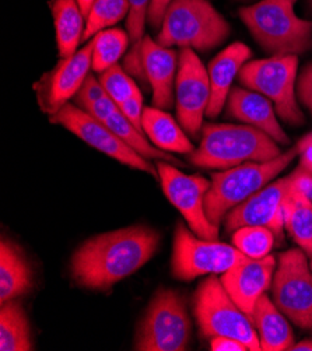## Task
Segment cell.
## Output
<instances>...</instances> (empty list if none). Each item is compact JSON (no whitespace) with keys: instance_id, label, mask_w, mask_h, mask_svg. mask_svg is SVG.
Segmentation results:
<instances>
[{"instance_id":"19","label":"cell","mask_w":312,"mask_h":351,"mask_svg":"<svg viewBox=\"0 0 312 351\" xmlns=\"http://www.w3.org/2000/svg\"><path fill=\"white\" fill-rule=\"evenodd\" d=\"M252 58L250 47L242 43H234L223 49L207 67L211 80V102L206 115L216 118L224 108L232 82L239 76L241 69Z\"/></svg>"},{"instance_id":"10","label":"cell","mask_w":312,"mask_h":351,"mask_svg":"<svg viewBox=\"0 0 312 351\" xmlns=\"http://www.w3.org/2000/svg\"><path fill=\"white\" fill-rule=\"evenodd\" d=\"M308 259L301 248L283 252L272 282L273 302L304 330H312V269Z\"/></svg>"},{"instance_id":"14","label":"cell","mask_w":312,"mask_h":351,"mask_svg":"<svg viewBox=\"0 0 312 351\" xmlns=\"http://www.w3.org/2000/svg\"><path fill=\"white\" fill-rule=\"evenodd\" d=\"M293 188V175L272 181L239 206L234 207L226 216V230L232 234L245 226L267 227L276 237L283 239L285 213L283 203Z\"/></svg>"},{"instance_id":"40","label":"cell","mask_w":312,"mask_h":351,"mask_svg":"<svg viewBox=\"0 0 312 351\" xmlns=\"http://www.w3.org/2000/svg\"><path fill=\"white\" fill-rule=\"evenodd\" d=\"M290 351H312V340L307 339L300 343H294Z\"/></svg>"},{"instance_id":"16","label":"cell","mask_w":312,"mask_h":351,"mask_svg":"<svg viewBox=\"0 0 312 351\" xmlns=\"http://www.w3.org/2000/svg\"><path fill=\"white\" fill-rule=\"evenodd\" d=\"M277 261L267 255L262 259H248L221 274L220 280L234 300L248 317L258 300L270 289Z\"/></svg>"},{"instance_id":"28","label":"cell","mask_w":312,"mask_h":351,"mask_svg":"<svg viewBox=\"0 0 312 351\" xmlns=\"http://www.w3.org/2000/svg\"><path fill=\"white\" fill-rule=\"evenodd\" d=\"M90 41L93 45V70L101 75L118 64L129 47L130 37L123 29L107 28L99 31Z\"/></svg>"},{"instance_id":"31","label":"cell","mask_w":312,"mask_h":351,"mask_svg":"<svg viewBox=\"0 0 312 351\" xmlns=\"http://www.w3.org/2000/svg\"><path fill=\"white\" fill-rule=\"evenodd\" d=\"M98 79L104 90H106V93L112 98V101L118 107L126 99H129L134 93L139 91L136 82L119 64H115L106 70V72L99 75Z\"/></svg>"},{"instance_id":"18","label":"cell","mask_w":312,"mask_h":351,"mask_svg":"<svg viewBox=\"0 0 312 351\" xmlns=\"http://www.w3.org/2000/svg\"><path fill=\"white\" fill-rule=\"evenodd\" d=\"M228 117L261 129L279 145H289V137L276 117L273 102L247 87H232L227 98Z\"/></svg>"},{"instance_id":"32","label":"cell","mask_w":312,"mask_h":351,"mask_svg":"<svg viewBox=\"0 0 312 351\" xmlns=\"http://www.w3.org/2000/svg\"><path fill=\"white\" fill-rule=\"evenodd\" d=\"M106 95H107V93H106V90H104L102 84L99 83V79H97L93 75H88V77L86 79L84 84L82 86L80 91L76 94L73 101L79 108L84 110L87 105H90L91 102H94L102 97H106Z\"/></svg>"},{"instance_id":"21","label":"cell","mask_w":312,"mask_h":351,"mask_svg":"<svg viewBox=\"0 0 312 351\" xmlns=\"http://www.w3.org/2000/svg\"><path fill=\"white\" fill-rule=\"evenodd\" d=\"M32 287L31 266L19 245L8 238L0 243V302L17 300Z\"/></svg>"},{"instance_id":"35","label":"cell","mask_w":312,"mask_h":351,"mask_svg":"<svg viewBox=\"0 0 312 351\" xmlns=\"http://www.w3.org/2000/svg\"><path fill=\"white\" fill-rule=\"evenodd\" d=\"M118 108V105L112 101V98L107 94L106 97H102L84 108L86 112H88L91 117L98 119L99 122H106L107 118Z\"/></svg>"},{"instance_id":"22","label":"cell","mask_w":312,"mask_h":351,"mask_svg":"<svg viewBox=\"0 0 312 351\" xmlns=\"http://www.w3.org/2000/svg\"><path fill=\"white\" fill-rule=\"evenodd\" d=\"M142 128L154 147L165 153L191 154L195 150L181 123L165 112V110L157 107L145 108Z\"/></svg>"},{"instance_id":"43","label":"cell","mask_w":312,"mask_h":351,"mask_svg":"<svg viewBox=\"0 0 312 351\" xmlns=\"http://www.w3.org/2000/svg\"><path fill=\"white\" fill-rule=\"evenodd\" d=\"M311 269H312V259H311Z\"/></svg>"},{"instance_id":"33","label":"cell","mask_w":312,"mask_h":351,"mask_svg":"<svg viewBox=\"0 0 312 351\" xmlns=\"http://www.w3.org/2000/svg\"><path fill=\"white\" fill-rule=\"evenodd\" d=\"M119 110L125 114V117L139 129L143 132L142 128V117H143V95L142 91L139 90L134 93L129 99H126L123 104L119 105ZM145 133V132H143Z\"/></svg>"},{"instance_id":"30","label":"cell","mask_w":312,"mask_h":351,"mask_svg":"<svg viewBox=\"0 0 312 351\" xmlns=\"http://www.w3.org/2000/svg\"><path fill=\"white\" fill-rule=\"evenodd\" d=\"M274 241V234L263 226H245L232 232L234 247L251 259H262L267 256Z\"/></svg>"},{"instance_id":"11","label":"cell","mask_w":312,"mask_h":351,"mask_svg":"<svg viewBox=\"0 0 312 351\" xmlns=\"http://www.w3.org/2000/svg\"><path fill=\"white\" fill-rule=\"evenodd\" d=\"M157 171L165 197L178 208L188 227L199 238L217 241L219 226L209 220L204 208L211 181L200 175H187L167 161H158Z\"/></svg>"},{"instance_id":"27","label":"cell","mask_w":312,"mask_h":351,"mask_svg":"<svg viewBox=\"0 0 312 351\" xmlns=\"http://www.w3.org/2000/svg\"><path fill=\"white\" fill-rule=\"evenodd\" d=\"M106 123L117 136H119L123 142L130 146L136 153L141 154L142 157L147 160H157V161H167L174 165H182L180 160H177L174 156L165 153L157 147H153L152 143L146 138V134L139 130L119 110V107L107 118Z\"/></svg>"},{"instance_id":"2","label":"cell","mask_w":312,"mask_h":351,"mask_svg":"<svg viewBox=\"0 0 312 351\" xmlns=\"http://www.w3.org/2000/svg\"><path fill=\"white\" fill-rule=\"evenodd\" d=\"M279 143L250 125L209 123L202 128L200 145L189 154L199 168L228 169L245 162H265L280 156Z\"/></svg>"},{"instance_id":"42","label":"cell","mask_w":312,"mask_h":351,"mask_svg":"<svg viewBox=\"0 0 312 351\" xmlns=\"http://www.w3.org/2000/svg\"><path fill=\"white\" fill-rule=\"evenodd\" d=\"M307 8H308V10L312 12V0H307Z\"/></svg>"},{"instance_id":"9","label":"cell","mask_w":312,"mask_h":351,"mask_svg":"<svg viewBox=\"0 0 312 351\" xmlns=\"http://www.w3.org/2000/svg\"><path fill=\"white\" fill-rule=\"evenodd\" d=\"M248 259L234 245L197 238L185 224H177L171 267L174 277L184 282L204 274H223Z\"/></svg>"},{"instance_id":"15","label":"cell","mask_w":312,"mask_h":351,"mask_svg":"<svg viewBox=\"0 0 312 351\" xmlns=\"http://www.w3.org/2000/svg\"><path fill=\"white\" fill-rule=\"evenodd\" d=\"M93 70L91 41L75 55L59 60L56 67L41 80L38 101L41 110L49 117L55 115L71 99H75Z\"/></svg>"},{"instance_id":"4","label":"cell","mask_w":312,"mask_h":351,"mask_svg":"<svg viewBox=\"0 0 312 351\" xmlns=\"http://www.w3.org/2000/svg\"><path fill=\"white\" fill-rule=\"evenodd\" d=\"M230 25L209 0H172L168 5L157 43L193 51H209L224 43Z\"/></svg>"},{"instance_id":"5","label":"cell","mask_w":312,"mask_h":351,"mask_svg":"<svg viewBox=\"0 0 312 351\" xmlns=\"http://www.w3.org/2000/svg\"><path fill=\"white\" fill-rule=\"evenodd\" d=\"M296 157L297 149L291 147L270 161L245 162L212 173L211 188L204 199L207 217L219 226L228 212L277 178Z\"/></svg>"},{"instance_id":"7","label":"cell","mask_w":312,"mask_h":351,"mask_svg":"<svg viewBox=\"0 0 312 351\" xmlns=\"http://www.w3.org/2000/svg\"><path fill=\"white\" fill-rule=\"evenodd\" d=\"M192 322L180 291L160 289L152 298L137 328L134 350L184 351L189 346Z\"/></svg>"},{"instance_id":"23","label":"cell","mask_w":312,"mask_h":351,"mask_svg":"<svg viewBox=\"0 0 312 351\" xmlns=\"http://www.w3.org/2000/svg\"><path fill=\"white\" fill-rule=\"evenodd\" d=\"M51 12L60 59L75 55L79 44L83 43L86 14L77 0H52Z\"/></svg>"},{"instance_id":"38","label":"cell","mask_w":312,"mask_h":351,"mask_svg":"<svg viewBox=\"0 0 312 351\" xmlns=\"http://www.w3.org/2000/svg\"><path fill=\"white\" fill-rule=\"evenodd\" d=\"M211 350L213 351H248V347L232 337H213L211 339Z\"/></svg>"},{"instance_id":"8","label":"cell","mask_w":312,"mask_h":351,"mask_svg":"<svg viewBox=\"0 0 312 351\" xmlns=\"http://www.w3.org/2000/svg\"><path fill=\"white\" fill-rule=\"evenodd\" d=\"M297 55H273L250 60L239 72L241 84L269 98L276 114L286 123L298 126L305 118L297 101Z\"/></svg>"},{"instance_id":"26","label":"cell","mask_w":312,"mask_h":351,"mask_svg":"<svg viewBox=\"0 0 312 351\" xmlns=\"http://www.w3.org/2000/svg\"><path fill=\"white\" fill-rule=\"evenodd\" d=\"M128 2L130 5V12L128 16V34L132 47L125 58L123 69L129 75L146 80L143 72L142 43L145 40V23L149 16L152 0H128Z\"/></svg>"},{"instance_id":"37","label":"cell","mask_w":312,"mask_h":351,"mask_svg":"<svg viewBox=\"0 0 312 351\" xmlns=\"http://www.w3.org/2000/svg\"><path fill=\"white\" fill-rule=\"evenodd\" d=\"M293 188L312 200V175L304 171L301 167H297L293 172Z\"/></svg>"},{"instance_id":"39","label":"cell","mask_w":312,"mask_h":351,"mask_svg":"<svg viewBox=\"0 0 312 351\" xmlns=\"http://www.w3.org/2000/svg\"><path fill=\"white\" fill-rule=\"evenodd\" d=\"M171 2L172 0H152L149 16H147V20L152 24V27H154V28L161 27L165 10Z\"/></svg>"},{"instance_id":"17","label":"cell","mask_w":312,"mask_h":351,"mask_svg":"<svg viewBox=\"0 0 312 351\" xmlns=\"http://www.w3.org/2000/svg\"><path fill=\"white\" fill-rule=\"evenodd\" d=\"M145 79L153 91V107L169 110L174 102L180 53L145 37L142 43Z\"/></svg>"},{"instance_id":"13","label":"cell","mask_w":312,"mask_h":351,"mask_svg":"<svg viewBox=\"0 0 312 351\" xmlns=\"http://www.w3.org/2000/svg\"><path fill=\"white\" fill-rule=\"evenodd\" d=\"M211 94L207 69L193 49H181L176 80L177 117L184 130L192 137H197L202 130L203 117L211 102Z\"/></svg>"},{"instance_id":"25","label":"cell","mask_w":312,"mask_h":351,"mask_svg":"<svg viewBox=\"0 0 312 351\" xmlns=\"http://www.w3.org/2000/svg\"><path fill=\"white\" fill-rule=\"evenodd\" d=\"M0 350L29 351L32 350L31 329L23 305L10 300L0 308Z\"/></svg>"},{"instance_id":"36","label":"cell","mask_w":312,"mask_h":351,"mask_svg":"<svg viewBox=\"0 0 312 351\" xmlns=\"http://www.w3.org/2000/svg\"><path fill=\"white\" fill-rule=\"evenodd\" d=\"M300 156V165L304 171L312 175V132L307 133L296 146Z\"/></svg>"},{"instance_id":"6","label":"cell","mask_w":312,"mask_h":351,"mask_svg":"<svg viewBox=\"0 0 312 351\" xmlns=\"http://www.w3.org/2000/svg\"><path fill=\"white\" fill-rule=\"evenodd\" d=\"M193 311L204 337H232L244 343L250 351H261L259 336L251 318L234 302L215 274L196 289Z\"/></svg>"},{"instance_id":"29","label":"cell","mask_w":312,"mask_h":351,"mask_svg":"<svg viewBox=\"0 0 312 351\" xmlns=\"http://www.w3.org/2000/svg\"><path fill=\"white\" fill-rule=\"evenodd\" d=\"M129 12L130 5L128 0H95L86 17L83 43L95 37L99 31L119 23L129 16Z\"/></svg>"},{"instance_id":"34","label":"cell","mask_w":312,"mask_h":351,"mask_svg":"<svg viewBox=\"0 0 312 351\" xmlns=\"http://www.w3.org/2000/svg\"><path fill=\"white\" fill-rule=\"evenodd\" d=\"M297 97L304 107L312 114V64L305 66L297 82Z\"/></svg>"},{"instance_id":"20","label":"cell","mask_w":312,"mask_h":351,"mask_svg":"<svg viewBox=\"0 0 312 351\" xmlns=\"http://www.w3.org/2000/svg\"><path fill=\"white\" fill-rule=\"evenodd\" d=\"M250 318L258 332L261 350L285 351L293 347L294 333L289 318L266 294L258 300Z\"/></svg>"},{"instance_id":"41","label":"cell","mask_w":312,"mask_h":351,"mask_svg":"<svg viewBox=\"0 0 312 351\" xmlns=\"http://www.w3.org/2000/svg\"><path fill=\"white\" fill-rule=\"evenodd\" d=\"M77 2H79L80 8H82L83 13H84V14H86V17H87V13H88L90 8L93 6V3L95 2V0H77Z\"/></svg>"},{"instance_id":"12","label":"cell","mask_w":312,"mask_h":351,"mask_svg":"<svg viewBox=\"0 0 312 351\" xmlns=\"http://www.w3.org/2000/svg\"><path fill=\"white\" fill-rule=\"evenodd\" d=\"M52 123L66 128L69 132L76 134L84 143L95 150L107 154L121 164L143 171L152 177H158L157 168L153 164L136 153L123 140L117 136L106 123L99 122L84 110L79 108L76 104H66L55 115L49 118Z\"/></svg>"},{"instance_id":"1","label":"cell","mask_w":312,"mask_h":351,"mask_svg":"<svg viewBox=\"0 0 312 351\" xmlns=\"http://www.w3.org/2000/svg\"><path fill=\"white\" fill-rule=\"evenodd\" d=\"M160 234L147 226H132L87 239L73 254L71 274L76 286L108 291L143 267L157 252Z\"/></svg>"},{"instance_id":"3","label":"cell","mask_w":312,"mask_h":351,"mask_svg":"<svg viewBox=\"0 0 312 351\" xmlns=\"http://www.w3.org/2000/svg\"><path fill=\"white\" fill-rule=\"evenodd\" d=\"M297 0H262L239 9L255 41L272 55H301L312 45V23L294 12Z\"/></svg>"},{"instance_id":"24","label":"cell","mask_w":312,"mask_h":351,"mask_svg":"<svg viewBox=\"0 0 312 351\" xmlns=\"http://www.w3.org/2000/svg\"><path fill=\"white\" fill-rule=\"evenodd\" d=\"M285 228L309 259H312V200L291 188L283 203Z\"/></svg>"}]
</instances>
